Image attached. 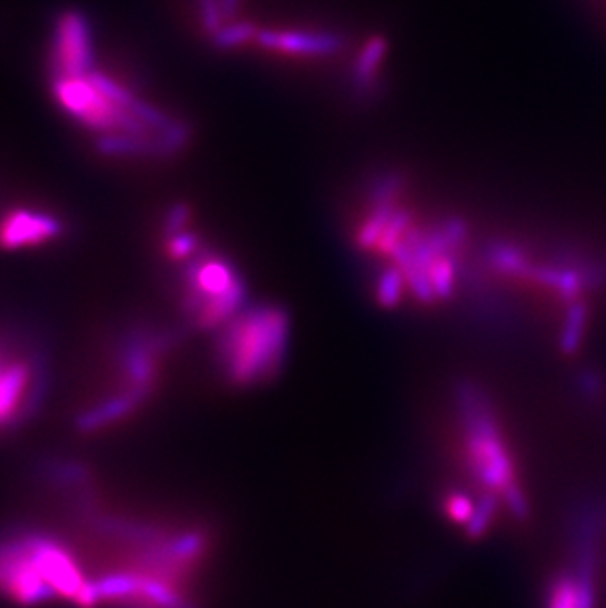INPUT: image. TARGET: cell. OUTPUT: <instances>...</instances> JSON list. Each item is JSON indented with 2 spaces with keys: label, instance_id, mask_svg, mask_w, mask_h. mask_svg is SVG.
Instances as JSON below:
<instances>
[{
  "label": "cell",
  "instance_id": "cell-7",
  "mask_svg": "<svg viewBox=\"0 0 606 608\" xmlns=\"http://www.w3.org/2000/svg\"><path fill=\"white\" fill-rule=\"evenodd\" d=\"M54 93L61 107L75 117L77 121L87 124L93 130L101 132H128L148 138V126L140 121L130 109L105 97L89 79L85 77H56Z\"/></svg>",
  "mask_w": 606,
  "mask_h": 608
},
{
  "label": "cell",
  "instance_id": "cell-12",
  "mask_svg": "<svg viewBox=\"0 0 606 608\" xmlns=\"http://www.w3.org/2000/svg\"><path fill=\"white\" fill-rule=\"evenodd\" d=\"M384 54H386V42L382 38H370L366 42L353 67V87L357 93L361 95L372 93L378 81V69L384 61Z\"/></svg>",
  "mask_w": 606,
  "mask_h": 608
},
{
  "label": "cell",
  "instance_id": "cell-1",
  "mask_svg": "<svg viewBox=\"0 0 606 608\" xmlns=\"http://www.w3.org/2000/svg\"><path fill=\"white\" fill-rule=\"evenodd\" d=\"M0 593L22 607L63 599L91 608V577L52 534L10 532L0 538Z\"/></svg>",
  "mask_w": 606,
  "mask_h": 608
},
{
  "label": "cell",
  "instance_id": "cell-8",
  "mask_svg": "<svg viewBox=\"0 0 606 608\" xmlns=\"http://www.w3.org/2000/svg\"><path fill=\"white\" fill-rule=\"evenodd\" d=\"M93 67V44L83 14L67 10L58 18L54 34L56 77H85Z\"/></svg>",
  "mask_w": 606,
  "mask_h": 608
},
{
  "label": "cell",
  "instance_id": "cell-15",
  "mask_svg": "<svg viewBox=\"0 0 606 608\" xmlns=\"http://www.w3.org/2000/svg\"><path fill=\"white\" fill-rule=\"evenodd\" d=\"M197 2H199V12H201L203 28L211 36H215L223 28V22H225V16H223V10H221V2L219 0H197Z\"/></svg>",
  "mask_w": 606,
  "mask_h": 608
},
{
  "label": "cell",
  "instance_id": "cell-13",
  "mask_svg": "<svg viewBox=\"0 0 606 608\" xmlns=\"http://www.w3.org/2000/svg\"><path fill=\"white\" fill-rule=\"evenodd\" d=\"M258 28L250 22H239V24H229V26H223L215 36H213V44L215 48L219 50H233V48H239L244 46L248 42H256V36H258Z\"/></svg>",
  "mask_w": 606,
  "mask_h": 608
},
{
  "label": "cell",
  "instance_id": "cell-4",
  "mask_svg": "<svg viewBox=\"0 0 606 608\" xmlns=\"http://www.w3.org/2000/svg\"><path fill=\"white\" fill-rule=\"evenodd\" d=\"M461 406L465 408V451L471 473L488 492H492V496H500L508 508L522 516L526 512V502L514 477V465L504 437L488 408L477 394L465 396Z\"/></svg>",
  "mask_w": 606,
  "mask_h": 608
},
{
  "label": "cell",
  "instance_id": "cell-3",
  "mask_svg": "<svg viewBox=\"0 0 606 608\" xmlns=\"http://www.w3.org/2000/svg\"><path fill=\"white\" fill-rule=\"evenodd\" d=\"M288 319L274 307L239 311L223 325L217 345L219 363L235 384H254L268 378L284 361Z\"/></svg>",
  "mask_w": 606,
  "mask_h": 608
},
{
  "label": "cell",
  "instance_id": "cell-18",
  "mask_svg": "<svg viewBox=\"0 0 606 608\" xmlns=\"http://www.w3.org/2000/svg\"><path fill=\"white\" fill-rule=\"evenodd\" d=\"M219 2H221V10H223L225 20H231L237 14L239 4H241V0H219Z\"/></svg>",
  "mask_w": 606,
  "mask_h": 608
},
{
  "label": "cell",
  "instance_id": "cell-6",
  "mask_svg": "<svg viewBox=\"0 0 606 608\" xmlns=\"http://www.w3.org/2000/svg\"><path fill=\"white\" fill-rule=\"evenodd\" d=\"M44 376L38 359L0 339V435L22 426L38 408Z\"/></svg>",
  "mask_w": 606,
  "mask_h": 608
},
{
  "label": "cell",
  "instance_id": "cell-17",
  "mask_svg": "<svg viewBox=\"0 0 606 608\" xmlns=\"http://www.w3.org/2000/svg\"><path fill=\"white\" fill-rule=\"evenodd\" d=\"M189 221V207L187 205H174L166 217V233L168 237L170 235H176V233H182Z\"/></svg>",
  "mask_w": 606,
  "mask_h": 608
},
{
  "label": "cell",
  "instance_id": "cell-11",
  "mask_svg": "<svg viewBox=\"0 0 606 608\" xmlns=\"http://www.w3.org/2000/svg\"><path fill=\"white\" fill-rule=\"evenodd\" d=\"M547 608H593L589 575L559 577L549 591Z\"/></svg>",
  "mask_w": 606,
  "mask_h": 608
},
{
  "label": "cell",
  "instance_id": "cell-5",
  "mask_svg": "<svg viewBox=\"0 0 606 608\" xmlns=\"http://www.w3.org/2000/svg\"><path fill=\"white\" fill-rule=\"evenodd\" d=\"M244 302V286L221 258H199L185 272V309L199 327H223Z\"/></svg>",
  "mask_w": 606,
  "mask_h": 608
},
{
  "label": "cell",
  "instance_id": "cell-9",
  "mask_svg": "<svg viewBox=\"0 0 606 608\" xmlns=\"http://www.w3.org/2000/svg\"><path fill=\"white\" fill-rule=\"evenodd\" d=\"M61 233L63 225L58 217L42 211L16 209L0 221V248H34L56 241Z\"/></svg>",
  "mask_w": 606,
  "mask_h": 608
},
{
  "label": "cell",
  "instance_id": "cell-16",
  "mask_svg": "<svg viewBox=\"0 0 606 608\" xmlns=\"http://www.w3.org/2000/svg\"><path fill=\"white\" fill-rule=\"evenodd\" d=\"M197 237L182 231V233H176V235H170V241L166 244V250L170 254V258L174 260H182L187 258L189 254H193L197 250Z\"/></svg>",
  "mask_w": 606,
  "mask_h": 608
},
{
  "label": "cell",
  "instance_id": "cell-14",
  "mask_svg": "<svg viewBox=\"0 0 606 608\" xmlns=\"http://www.w3.org/2000/svg\"><path fill=\"white\" fill-rule=\"evenodd\" d=\"M447 516L451 520H455L457 524H465V526H471V522L475 520V514H477V508L479 504H475L467 494L463 492H453L447 496Z\"/></svg>",
  "mask_w": 606,
  "mask_h": 608
},
{
  "label": "cell",
  "instance_id": "cell-2",
  "mask_svg": "<svg viewBox=\"0 0 606 608\" xmlns=\"http://www.w3.org/2000/svg\"><path fill=\"white\" fill-rule=\"evenodd\" d=\"M166 339L148 331H134L117 351L115 384L77 416L81 433H99L126 422L156 390Z\"/></svg>",
  "mask_w": 606,
  "mask_h": 608
},
{
  "label": "cell",
  "instance_id": "cell-10",
  "mask_svg": "<svg viewBox=\"0 0 606 608\" xmlns=\"http://www.w3.org/2000/svg\"><path fill=\"white\" fill-rule=\"evenodd\" d=\"M256 44L294 56H331L341 50L343 38L321 30H260Z\"/></svg>",
  "mask_w": 606,
  "mask_h": 608
}]
</instances>
